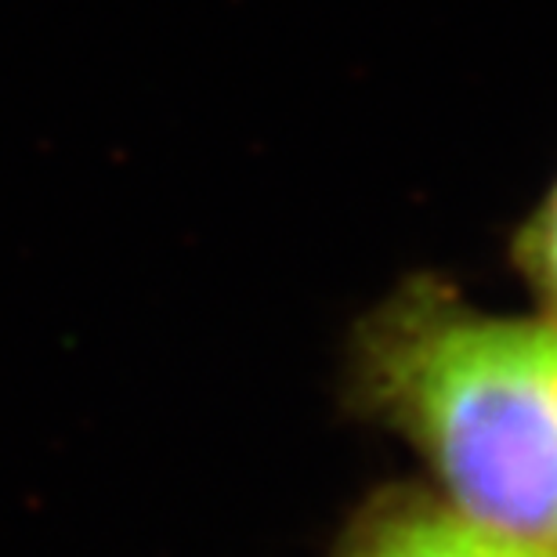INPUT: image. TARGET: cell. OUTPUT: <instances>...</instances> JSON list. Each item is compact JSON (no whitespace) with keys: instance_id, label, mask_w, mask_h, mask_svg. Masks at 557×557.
I'll use <instances>...</instances> for the list:
<instances>
[{"instance_id":"obj_1","label":"cell","mask_w":557,"mask_h":557,"mask_svg":"<svg viewBox=\"0 0 557 557\" xmlns=\"http://www.w3.org/2000/svg\"><path fill=\"white\" fill-rule=\"evenodd\" d=\"M362 384L434 467L445 504L557 550V322L406 294L370 326Z\"/></svg>"},{"instance_id":"obj_2","label":"cell","mask_w":557,"mask_h":557,"mask_svg":"<svg viewBox=\"0 0 557 557\" xmlns=\"http://www.w3.org/2000/svg\"><path fill=\"white\" fill-rule=\"evenodd\" d=\"M337 557H557V550L478 525L453 504L392 496L348 532Z\"/></svg>"},{"instance_id":"obj_3","label":"cell","mask_w":557,"mask_h":557,"mask_svg":"<svg viewBox=\"0 0 557 557\" xmlns=\"http://www.w3.org/2000/svg\"><path fill=\"white\" fill-rule=\"evenodd\" d=\"M518 258L525 275L532 278V286L540 289L543 305L550 311V322H557V185L547 196V203L532 214L525 232H521Z\"/></svg>"}]
</instances>
